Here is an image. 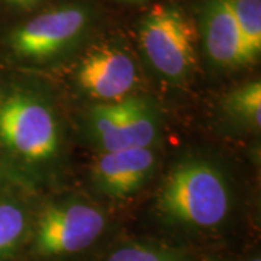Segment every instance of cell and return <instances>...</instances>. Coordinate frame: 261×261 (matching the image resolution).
I'll use <instances>...</instances> for the list:
<instances>
[{
	"instance_id": "1",
	"label": "cell",
	"mask_w": 261,
	"mask_h": 261,
	"mask_svg": "<svg viewBox=\"0 0 261 261\" xmlns=\"http://www.w3.org/2000/svg\"><path fill=\"white\" fill-rule=\"evenodd\" d=\"M157 207L176 224L211 228L229 214L231 192L219 168L192 160L170 170L160 187Z\"/></svg>"
},
{
	"instance_id": "2",
	"label": "cell",
	"mask_w": 261,
	"mask_h": 261,
	"mask_svg": "<svg viewBox=\"0 0 261 261\" xmlns=\"http://www.w3.org/2000/svg\"><path fill=\"white\" fill-rule=\"evenodd\" d=\"M0 142L32 163L54 159L60 148V128L53 109L34 94L0 96Z\"/></svg>"
},
{
	"instance_id": "3",
	"label": "cell",
	"mask_w": 261,
	"mask_h": 261,
	"mask_svg": "<svg viewBox=\"0 0 261 261\" xmlns=\"http://www.w3.org/2000/svg\"><path fill=\"white\" fill-rule=\"evenodd\" d=\"M138 38L144 54L160 74L185 80L196 65V28L177 5H159L141 19Z\"/></svg>"
},
{
	"instance_id": "4",
	"label": "cell",
	"mask_w": 261,
	"mask_h": 261,
	"mask_svg": "<svg viewBox=\"0 0 261 261\" xmlns=\"http://www.w3.org/2000/svg\"><path fill=\"white\" fill-rule=\"evenodd\" d=\"M92 23V10L70 3L48 9L8 34V47L23 60L45 61L77 44Z\"/></svg>"
},
{
	"instance_id": "5",
	"label": "cell",
	"mask_w": 261,
	"mask_h": 261,
	"mask_svg": "<svg viewBox=\"0 0 261 261\" xmlns=\"http://www.w3.org/2000/svg\"><path fill=\"white\" fill-rule=\"evenodd\" d=\"M106 228L100 209L82 200L48 205L38 216L34 232V251L53 258L71 255L96 243Z\"/></svg>"
},
{
	"instance_id": "6",
	"label": "cell",
	"mask_w": 261,
	"mask_h": 261,
	"mask_svg": "<svg viewBox=\"0 0 261 261\" xmlns=\"http://www.w3.org/2000/svg\"><path fill=\"white\" fill-rule=\"evenodd\" d=\"M75 77L86 93L103 103L128 97L138 83L134 58L123 48L112 44L89 49L77 67Z\"/></svg>"
},
{
	"instance_id": "7",
	"label": "cell",
	"mask_w": 261,
	"mask_h": 261,
	"mask_svg": "<svg viewBox=\"0 0 261 261\" xmlns=\"http://www.w3.org/2000/svg\"><path fill=\"white\" fill-rule=\"evenodd\" d=\"M157 164L155 152L148 148H126L102 152L93 166V181L111 197H128L147 183Z\"/></svg>"
},
{
	"instance_id": "8",
	"label": "cell",
	"mask_w": 261,
	"mask_h": 261,
	"mask_svg": "<svg viewBox=\"0 0 261 261\" xmlns=\"http://www.w3.org/2000/svg\"><path fill=\"white\" fill-rule=\"evenodd\" d=\"M206 54L222 67L245 65L238 27L228 0H206L202 9Z\"/></svg>"
},
{
	"instance_id": "9",
	"label": "cell",
	"mask_w": 261,
	"mask_h": 261,
	"mask_svg": "<svg viewBox=\"0 0 261 261\" xmlns=\"http://www.w3.org/2000/svg\"><path fill=\"white\" fill-rule=\"evenodd\" d=\"M159 137V118L151 103L128 96L122 99V118L108 135L96 144L102 152L126 148H148Z\"/></svg>"
},
{
	"instance_id": "10",
	"label": "cell",
	"mask_w": 261,
	"mask_h": 261,
	"mask_svg": "<svg viewBox=\"0 0 261 261\" xmlns=\"http://www.w3.org/2000/svg\"><path fill=\"white\" fill-rule=\"evenodd\" d=\"M238 27L245 64L261 54V0H228Z\"/></svg>"
},
{
	"instance_id": "11",
	"label": "cell",
	"mask_w": 261,
	"mask_h": 261,
	"mask_svg": "<svg viewBox=\"0 0 261 261\" xmlns=\"http://www.w3.org/2000/svg\"><path fill=\"white\" fill-rule=\"evenodd\" d=\"M28 228L23 207L12 200H0V261L18 248Z\"/></svg>"
},
{
	"instance_id": "12",
	"label": "cell",
	"mask_w": 261,
	"mask_h": 261,
	"mask_svg": "<svg viewBox=\"0 0 261 261\" xmlns=\"http://www.w3.org/2000/svg\"><path fill=\"white\" fill-rule=\"evenodd\" d=\"M225 108L232 116L250 123L254 128L261 125V83L241 86L232 90L225 99Z\"/></svg>"
},
{
	"instance_id": "13",
	"label": "cell",
	"mask_w": 261,
	"mask_h": 261,
	"mask_svg": "<svg viewBox=\"0 0 261 261\" xmlns=\"http://www.w3.org/2000/svg\"><path fill=\"white\" fill-rule=\"evenodd\" d=\"M108 261H176L170 252L145 245H128L111 254Z\"/></svg>"
},
{
	"instance_id": "14",
	"label": "cell",
	"mask_w": 261,
	"mask_h": 261,
	"mask_svg": "<svg viewBox=\"0 0 261 261\" xmlns=\"http://www.w3.org/2000/svg\"><path fill=\"white\" fill-rule=\"evenodd\" d=\"M8 8L16 10H31L37 8L42 0H0Z\"/></svg>"
},
{
	"instance_id": "15",
	"label": "cell",
	"mask_w": 261,
	"mask_h": 261,
	"mask_svg": "<svg viewBox=\"0 0 261 261\" xmlns=\"http://www.w3.org/2000/svg\"><path fill=\"white\" fill-rule=\"evenodd\" d=\"M122 2H145V0H122Z\"/></svg>"
},
{
	"instance_id": "16",
	"label": "cell",
	"mask_w": 261,
	"mask_h": 261,
	"mask_svg": "<svg viewBox=\"0 0 261 261\" xmlns=\"http://www.w3.org/2000/svg\"><path fill=\"white\" fill-rule=\"evenodd\" d=\"M252 261H260V258H255V260H252Z\"/></svg>"
}]
</instances>
